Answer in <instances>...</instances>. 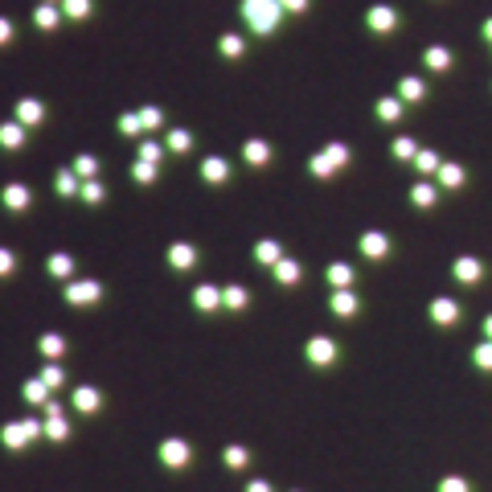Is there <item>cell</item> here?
Returning <instances> with one entry per match:
<instances>
[{
  "label": "cell",
  "mask_w": 492,
  "mask_h": 492,
  "mask_svg": "<svg viewBox=\"0 0 492 492\" xmlns=\"http://www.w3.org/2000/svg\"><path fill=\"white\" fill-rule=\"evenodd\" d=\"M238 17L255 37H271V33H279L287 12L279 8V0H238Z\"/></svg>",
  "instance_id": "6da1fadb"
},
{
  "label": "cell",
  "mask_w": 492,
  "mask_h": 492,
  "mask_svg": "<svg viewBox=\"0 0 492 492\" xmlns=\"http://www.w3.org/2000/svg\"><path fill=\"white\" fill-rule=\"evenodd\" d=\"M341 357H345V349H341V341L328 337V332H316V337L304 341V361H308L312 369H332Z\"/></svg>",
  "instance_id": "7a4b0ae2"
},
{
  "label": "cell",
  "mask_w": 492,
  "mask_h": 492,
  "mask_svg": "<svg viewBox=\"0 0 492 492\" xmlns=\"http://www.w3.org/2000/svg\"><path fill=\"white\" fill-rule=\"evenodd\" d=\"M156 459H160V468H169V472H189L197 455H193V443H189V439L169 435V439L156 443Z\"/></svg>",
  "instance_id": "3957f363"
},
{
  "label": "cell",
  "mask_w": 492,
  "mask_h": 492,
  "mask_svg": "<svg viewBox=\"0 0 492 492\" xmlns=\"http://www.w3.org/2000/svg\"><path fill=\"white\" fill-rule=\"evenodd\" d=\"M357 255L365 263H386V259L394 255V238H390L386 230H365L357 238Z\"/></svg>",
  "instance_id": "277c9868"
},
{
  "label": "cell",
  "mask_w": 492,
  "mask_h": 492,
  "mask_svg": "<svg viewBox=\"0 0 492 492\" xmlns=\"http://www.w3.org/2000/svg\"><path fill=\"white\" fill-rule=\"evenodd\" d=\"M398 25H402V12H398L394 4H373V8L365 12V29H369L373 37H390V33H398Z\"/></svg>",
  "instance_id": "5b68a950"
},
{
  "label": "cell",
  "mask_w": 492,
  "mask_h": 492,
  "mask_svg": "<svg viewBox=\"0 0 492 492\" xmlns=\"http://www.w3.org/2000/svg\"><path fill=\"white\" fill-rule=\"evenodd\" d=\"M62 300H66L70 308H94V304L103 300V283H99V279H70L66 291H62Z\"/></svg>",
  "instance_id": "8992f818"
},
{
  "label": "cell",
  "mask_w": 492,
  "mask_h": 492,
  "mask_svg": "<svg viewBox=\"0 0 492 492\" xmlns=\"http://www.w3.org/2000/svg\"><path fill=\"white\" fill-rule=\"evenodd\" d=\"M42 427H45V439H49V443H66V439H70V431H74V427L66 423V410H62V402H58V398L42 410Z\"/></svg>",
  "instance_id": "52a82bcc"
},
{
  "label": "cell",
  "mask_w": 492,
  "mask_h": 492,
  "mask_svg": "<svg viewBox=\"0 0 492 492\" xmlns=\"http://www.w3.org/2000/svg\"><path fill=\"white\" fill-rule=\"evenodd\" d=\"M45 115H49V111H45V103H42V99H29V94H25V99H17V107H12V119H17L25 132H37V128L45 124Z\"/></svg>",
  "instance_id": "ba28073f"
},
{
  "label": "cell",
  "mask_w": 492,
  "mask_h": 492,
  "mask_svg": "<svg viewBox=\"0 0 492 492\" xmlns=\"http://www.w3.org/2000/svg\"><path fill=\"white\" fill-rule=\"evenodd\" d=\"M0 201H4L8 214H25V210L33 205V189H29L25 180H8V185L0 189Z\"/></svg>",
  "instance_id": "9c48e42d"
},
{
  "label": "cell",
  "mask_w": 492,
  "mask_h": 492,
  "mask_svg": "<svg viewBox=\"0 0 492 492\" xmlns=\"http://www.w3.org/2000/svg\"><path fill=\"white\" fill-rule=\"evenodd\" d=\"M271 279H275V287H283V291H296V287L304 283V263L287 255L283 263H275V267H271Z\"/></svg>",
  "instance_id": "30bf717a"
},
{
  "label": "cell",
  "mask_w": 492,
  "mask_h": 492,
  "mask_svg": "<svg viewBox=\"0 0 492 492\" xmlns=\"http://www.w3.org/2000/svg\"><path fill=\"white\" fill-rule=\"evenodd\" d=\"M164 259H169V267L177 271V275H189V271H193L197 263H201V251H197L193 242H173Z\"/></svg>",
  "instance_id": "8fae6325"
},
{
  "label": "cell",
  "mask_w": 492,
  "mask_h": 492,
  "mask_svg": "<svg viewBox=\"0 0 492 492\" xmlns=\"http://www.w3.org/2000/svg\"><path fill=\"white\" fill-rule=\"evenodd\" d=\"M324 283H328L332 291H349V287H357V267L345 263V259H337V263L324 267Z\"/></svg>",
  "instance_id": "7c38bea8"
},
{
  "label": "cell",
  "mask_w": 492,
  "mask_h": 492,
  "mask_svg": "<svg viewBox=\"0 0 492 492\" xmlns=\"http://www.w3.org/2000/svg\"><path fill=\"white\" fill-rule=\"evenodd\" d=\"M193 308L201 316H218L222 312V287L218 283H197L193 287Z\"/></svg>",
  "instance_id": "4fadbf2b"
},
{
  "label": "cell",
  "mask_w": 492,
  "mask_h": 492,
  "mask_svg": "<svg viewBox=\"0 0 492 492\" xmlns=\"http://www.w3.org/2000/svg\"><path fill=\"white\" fill-rule=\"evenodd\" d=\"M29 443H33V435L25 431V423H21V418H12V423H4V427H0V448H4V451L21 455Z\"/></svg>",
  "instance_id": "5bb4252c"
},
{
  "label": "cell",
  "mask_w": 492,
  "mask_h": 492,
  "mask_svg": "<svg viewBox=\"0 0 492 492\" xmlns=\"http://www.w3.org/2000/svg\"><path fill=\"white\" fill-rule=\"evenodd\" d=\"M328 312L337 320H353L361 312V296L349 287V291H328Z\"/></svg>",
  "instance_id": "9a60e30c"
},
{
  "label": "cell",
  "mask_w": 492,
  "mask_h": 492,
  "mask_svg": "<svg viewBox=\"0 0 492 492\" xmlns=\"http://www.w3.org/2000/svg\"><path fill=\"white\" fill-rule=\"evenodd\" d=\"M271 160H275V148H271L267 139L255 135V139L242 144V164H246V169H267Z\"/></svg>",
  "instance_id": "2e32d148"
},
{
  "label": "cell",
  "mask_w": 492,
  "mask_h": 492,
  "mask_svg": "<svg viewBox=\"0 0 492 492\" xmlns=\"http://www.w3.org/2000/svg\"><path fill=\"white\" fill-rule=\"evenodd\" d=\"M459 316H464V308H459L455 300H448V296L431 300V324H435V328H455Z\"/></svg>",
  "instance_id": "e0dca14e"
},
{
  "label": "cell",
  "mask_w": 492,
  "mask_h": 492,
  "mask_svg": "<svg viewBox=\"0 0 492 492\" xmlns=\"http://www.w3.org/2000/svg\"><path fill=\"white\" fill-rule=\"evenodd\" d=\"M70 406H74L78 414L94 418V414L103 410V390H99V386H78V390L70 394Z\"/></svg>",
  "instance_id": "ac0fdd59"
},
{
  "label": "cell",
  "mask_w": 492,
  "mask_h": 492,
  "mask_svg": "<svg viewBox=\"0 0 492 492\" xmlns=\"http://www.w3.org/2000/svg\"><path fill=\"white\" fill-rule=\"evenodd\" d=\"M74 271H78V263H74V255H66V251H53V255L45 259V275L58 279V283H70Z\"/></svg>",
  "instance_id": "d6986e66"
},
{
  "label": "cell",
  "mask_w": 492,
  "mask_h": 492,
  "mask_svg": "<svg viewBox=\"0 0 492 492\" xmlns=\"http://www.w3.org/2000/svg\"><path fill=\"white\" fill-rule=\"evenodd\" d=\"M37 353H42V361H62L70 353V341L62 332H42L37 337Z\"/></svg>",
  "instance_id": "ffe728a7"
},
{
  "label": "cell",
  "mask_w": 492,
  "mask_h": 492,
  "mask_svg": "<svg viewBox=\"0 0 492 492\" xmlns=\"http://www.w3.org/2000/svg\"><path fill=\"white\" fill-rule=\"evenodd\" d=\"M251 304H255V296L242 283H226L222 287V312H246Z\"/></svg>",
  "instance_id": "44dd1931"
},
{
  "label": "cell",
  "mask_w": 492,
  "mask_h": 492,
  "mask_svg": "<svg viewBox=\"0 0 492 492\" xmlns=\"http://www.w3.org/2000/svg\"><path fill=\"white\" fill-rule=\"evenodd\" d=\"M251 255H255V263H263V267H267V271L275 267V263H283V259H287V251H283V242H275V238H259Z\"/></svg>",
  "instance_id": "7402d4cb"
},
{
  "label": "cell",
  "mask_w": 492,
  "mask_h": 492,
  "mask_svg": "<svg viewBox=\"0 0 492 492\" xmlns=\"http://www.w3.org/2000/svg\"><path fill=\"white\" fill-rule=\"evenodd\" d=\"M222 464L230 472H246L251 464H255V451L246 448V443H226L222 448Z\"/></svg>",
  "instance_id": "603a6c76"
},
{
  "label": "cell",
  "mask_w": 492,
  "mask_h": 492,
  "mask_svg": "<svg viewBox=\"0 0 492 492\" xmlns=\"http://www.w3.org/2000/svg\"><path fill=\"white\" fill-rule=\"evenodd\" d=\"M25 144H29V132H25L17 119H4V124H0V148H4V152H21Z\"/></svg>",
  "instance_id": "cb8c5ba5"
},
{
  "label": "cell",
  "mask_w": 492,
  "mask_h": 492,
  "mask_svg": "<svg viewBox=\"0 0 492 492\" xmlns=\"http://www.w3.org/2000/svg\"><path fill=\"white\" fill-rule=\"evenodd\" d=\"M201 180L205 185H226L230 180V160L226 156H201Z\"/></svg>",
  "instance_id": "d4e9b609"
},
{
  "label": "cell",
  "mask_w": 492,
  "mask_h": 492,
  "mask_svg": "<svg viewBox=\"0 0 492 492\" xmlns=\"http://www.w3.org/2000/svg\"><path fill=\"white\" fill-rule=\"evenodd\" d=\"M423 62H427V70L448 74L451 66H455V53H451L448 45H427V49H423Z\"/></svg>",
  "instance_id": "484cf974"
},
{
  "label": "cell",
  "mask_w": 492,
  "mask_h": 492,
  "mask_svg": "<svg viewBox=\"0 0 492 492\" xmlns=\"http://www.w3.org/2000/svg\"><path fill=\"white\" fill-rule=\"evenodd\" d=\"M402 111H406V103L398 99V94H382V99L373 103V115H378L382 124H398V119H402Z\"/></svg>",
  "instance_id": "4316f807"
},
{
  "label": "cell",
  "mask_w": 492,
  "mask_h": 492,
  "mask_svg": "<svg viewBox=\"0 0 492 492\" xmlns=\"http://www.w3.org/2000/svg\"><path fill=\"white\" fill-rule=\"evenodd\" d=\"M21 398H25V402L29 406H49L53 402V390H49V386H45L42 378H29V382H25V386H21Z\"/></svg>",
  "instance_id": "83f0119b"
},
{
  "label": "cell",
  "mask_w": 492,
  "mask_h": 492,
  "mask_svg": "<svg viewBox=\"0 0 492 492\" xmlns=\"http://www.w3.org/2000/svg\"><path fill=\"white\" fill-rule=\"evenodd\" d=\"M451 275H455L459 283H480V279H484V263H480V259H472V255H464V259H455Z\"/></svg>",
  "instance_id": "f1b7e54d"
},
{
  "label": "cell",
  "mask_w": 492,
  "mask_h": 492,
  "mask_svg": "<svg viewBox=\"0 0 492 492\" xmlns=\"http://www.w3.org/2000/svg\"><path fill=\"white\" fill-rule=\"evenodd\" d=\"M435 201H439V189H435L431 180H414V185H410V205H414V210H431Z\"/></svg>",
  "instance_id": "f546056e"
},
{
  "label": "cell",
  "mask_w": 492,
  "mask_h": 492,
  "mask_svg": "<svg viewBox=\"0 0 492 492\" xmlns=\"http://www.w3.org/2000/svg\"><path fill=\"white\" fill-rule=\"evenodd\" d=\"M78 189H83V180L74 177V169H58V173H53V193H58V197H66V201L74 197V201H78Z\"/></svg>",
  "instance_id": "4dcf8cb0"
},
{
  "label": "cell",
  "mask_w": 492,
  "mask_h": 492,
  "mask_svg": "<svg viewBox=\"0 0 492 492\" xmlns=\"http://www.w3.org/2000/svg\"><path fill=\"white\" fill-rule=\"evenodd\" d=\"M193 144H197V139H193V132H189V128H169V135H164V148H169L173 156H189V152H193Z\"/></svg>",
  "instance_id": "1f68e13d"
},
{
  "label": "cell",
  "mask_w": 492,
  "mask_h": 492,
  "mask_svg": "<svg viewBox=\"0 0 492 492\" xmlns=\"http://www.w3.org/2000/svg\"><path fill=\"white\" fill-rule=\"evenodd\" d=\"M62 21H66V17H62V8H58V4H37V8H33V25H37L42 33H53Z\"/></svg>",
  "instance_id": "d6a6232c"
},
{
  "label": "cell",
  "mask_w": 492,
  "mask_h": 492,
  "mask_svg": "<svg viewBox=\"0 0 492 492\" xmlns=\"http://www.w3.org/2000/svg\"><path fill=\"white\" fill-rule=\"evenodd\" d=\"M435 177H439V189H448V193H455V189H464V180H468V173H464V164H455V160H443V169H439Z\"/></svg>",
  "instance_id": "836d02e7"
},
{
  "label": "cell",
  "mask_w": 492,
  "mask_h": 492,
  "mask_svg": "<svg viewBox=\"0 0 492 492\" xmlns=\"http://www.w3.org/2000/svg\"><path fill=\"white\" fill-rule=\"evenodd\" d=\"M218 53H222L226 62H242V58H246V42H242L238 33H222V37H218Z\"/></svg>",
  "instance_id": "e575fe53"
},
{
  "label": "cell",
  "mask_w": 492,
  "mask_h": 492,
  "mask_svg": "<svg viewBox=\"0 0 492 492\" xmlns=\"http://www.w3.org/2000/svg\"><path fill=\"white\" fill-rule=\"evenodd\" d=\"M390 156H394L398 164H414V156H418V144H414L410 135H394V139H390Z\"/></svg>",
  "instance_id": "d590c367"
},
{
  "label": "cell",
  "mask_w": 492,
  "mask_h": 492,
  "mask_svg": "<svg viewBox=\"0 0 492 492\" xmlns=\"http://www.w3.org/2000/svg\"><path fill=\"white\" fill-rule=\"evenodd\" d=\"M320 152H324L337 169H349V164H353V148H349V144H341V139H328Z\"/></svg>",
  "instance_id": "8d00e7d4"
},
{
  "label": "cell",
  "mask_w": 492,
  "mask_h": 492,
  "mask_svg": "<svg viewBox=\"0 0 492 492\" xmlns=\"http://www.w3.org/2000/svg\"><path fill=\"white\" fill-rule=\"evenodd\" d=\"M414 169H418V177H435V173L443 169V156H439V152H431V148H418Z\"/></svg>",
  "instance_id": "74e56055"
},
{
  "label": "cell",
  "mask_w": 492,
  "mask_h": 492,
  "mask_svg": "<svg viewBox=\"0 0 492 492\" xmlns=\"http://www.w3.org/2000/svg\"><path fill=\"white\" fill-rule=\"evenodd\" d=\"M37 378H42L49 390H66V382H70V378H66V369H62V361H45Z\"/></svg>",
  "instance_id": "f35d334b"
},
{
  "label": "cell",
  "mask_w": 492,
  "mask_h": 492,
  "mask_svg": "<svg viewBox=\"0 0 492 492\" xmlns=\"http://www.w3.org/2000/svg\"><path fill=\"white\" fill-rule=\"evenodd\" d=\"M308 173H312L316 180H332L337 173H341V169H337V164H332V160H328L324 152H312V156H308Z\"/></svg>",
  "instance_id": "ab89813d"
},
{
  "label": "cell",
  "mask_w": 492,
  "mask_h": 492,
  "mask_svg": "<svg viewBox=\"0 0 492 492\" xmlns=\"http://www.w3.org/2000/svg\"><path fill=\"white\" fill-rule=\"evenodd\" d=\"M70 169H74V177H78V180H94V177H99V156L78 152V156L70 160Z\"/></svg>",
  "instance_id": "60d3db41"
},
{
  "label": "cell",
  "mask_w": 492,
  "mask_h": 492,
  "mask_svg": "<svg viewBox=\"0 0 492 492\" xmlns=\"http://www.w3.org/2000/svg\"><path fill=\"white\" fill-rule=\"evenodd\" d=\"M132 180L139 185V189L156 185V180H160V164H152V160H135V164H132Z\"/></svg>",
  "instance_id": "b9f144b4"
},
{
  "label": "cell",
  "mask_w": 492,
  "mask_h": 492,
  "mask_svg": "<svg viewBox=\"0 0 492 492\" xmlns=\"http://www.w3.org/2000/svg\"><path fill=\"white\" fill-rule=\"evenodd\" d=\"M115 132L124 135V139H139V135H144V124H139V111H124V115L115 119Z\"/></svg>",
  "instance_id": "7bdbcfd3"
},
{
  "label": "cell",
  "mask_w": 492,
  "mask_h": 492,
  "mask_svg": "<svg viewBox=\"0 0 492 492\" xmlns=\"http://www.w3.org/2000/svg\"><path fill=\"white\" fill-rule=\"evenodd\" d=\"M78 201L83 205H103L107 201V185L94 177V180H83V189H78Z\"/></svg>",
  "instance_id": "ee69618b"
},
{
  "label": "cell",
  "mask_w": 492,
  "mask_h": 492,
  "mask_svg": "<svg viewBox=\"0 0 492 492\" xmlns=\"http://www.w3.org/2000/svg\"><path fill=\"white\" fill-rule=\"evenodd\" d=\"M58 8H62L66 21H87L90 12H94V0H62Z\"/></svg>",
  "instance_id": "f6af8a7d"
},
{
  "label": "cell",
  "mask_w": 492,
  "mask_h": 492,
  "mask_svg": "<svg viewBox=\"0 0 492 492\" xmlns=\"http://www.w3.org/2000/svg\"><path fill=\"white\" fill-rule=\"evenodd\" d=\"M398 99H402V103H423V99H427V83H423V78H402V83H398Z\"/></svg>",
  "instance_id": "bcb514c9"
},
{
  "label": "cell",
  "mask_w": 492,
  "mask_h": 492,
  "mask_svg": "<svg viewBox=\"0 0 492 492\" xmlns=\"http://www.w3.org/2000/svg\"><path fill=\"white\" fill-rule=\"evenodd\" d=\"M164 152H169V148H164V144H156V139L148 135V139H139V152H135V160H152V164H160V160H164Z\"/></svg>",
  "instance_id": "7dc6e473"
},
{
  "label": "cell",
  "mask_w": 492,
  "mask_h": 492,
  "mask_svg": "<svg viewBox=\"0 0 492 492\" xmlns=\"http://www.w3.org/2000/svg\"><path fill=\"white\" fill-rule=\"evenodd\" d=\"M139 124H144V135L160 132L164 128V111L160 107H139Z\"/></svg>",
  "instance_id": "c3c4849f"
},
{
  "label": "cell",
  "mask_w": 492,
  "mask_h": 492,
  "mask_svg": "<svg viewBox=\"0 0 492 492\" xmlns=\"http://www.w3.org/2000/svg\"><path fill=\"white\" fill-rule=\"evenodd\" d=\"M17 271H21L17 251H12V246H0V279H8V275H17Z\"/></svg>",
  "instance_id": "681fc988"
},
{
  "label": "cell",
  "mask_w": 492,
  "mask_h": 492,
  "mask_svg": "<svg viewBox=\"0 0 492 492\" xmlns=\"http://www.w3.org/2000/svg\"><path fill=\"white\" fill-rule=\"evenodd\" d=\"M279 8H283L287 17H304V12L312 8V0H279Z\"/></svg>",
  "instance_id": "f907efd6"
},
{
  "label": "cell",
  "mask_w": 492,
  "mask_h": 492,
  "mask_svg": "<svg viewBox=\"0 0 492 492\" xmlns=\"http://www.w3.org/2000/svg\"><path fill=\"white\" fill-rule=\"evenodd\" d=\"M439 492H472V484L464 476H448V480H439Z\"/></svg>",
  "instance_id": "816d5d0a"
},
{
  "label": "cell",
  "mask_w": 492,
  "mask_h": 492,
  "mask_svg": "<svg viewBox=\"0 0 492 492\" xmlns=\"http://www.w3.org/2000/svg\"><path fill=\"white\" fill-rule=\"evenodd\" d=\"M472 357H476V365H480V369H492V345H476V353H472Z\"/></svg>",
  "instance_id": "f5cc1de1"
},
{
  "label": "cell",
  "mask_w": 492,
  "mask_h": 492,
  "mask_svg": "<svg viewBox=\"0 0 492 492\" xmlns=\"http://www.w3.org/2000/svg\"><path fill=\"white\" fill-rule=\"evenodd\" d=\"M12 37H17V29H12V21H8V17H0V45H8V42H12Z\"/></svg>",
  "instance_id": "db71d44e"
},
{
  "label": "cell",
  "mask_w": 492,
  "mask_h": 492,
  "mask_svg": "<svg viewBox=\"0 0 492 492\" xmlns=\"http://www.w3.org/2000/svg\"><path fill=\"white\" fill-rule=\"evenodd\" d=\"M242 492H275V484H271V480H259V476H255V480H246V489Z\"/></svg>",
  "instance_id": "11a10c76"
},
{
  "label": "cell",
  "mask_w": 492,
  "mask_h": 492,
  "mask_svg": "<svg viewBox=\"0 0 492 492\" xmlns=\"http://www.w3.org/2000/svg\"><path fill=\"white\" fill-rule=\"evenodd\" d=\"M480 37H484V42L492 45V17H489V21H484V25H480Z\"/></svg>",
  "instance_id": "9f6ffc18"
},
{
  "label": "cell",
  "mask_w": 492,
  "mask_h": 492,
  "mask_svg": "<svg viewBox=\"0 0 492 492\" xmlns=\"http://www.w3.org/2000/svg\"><path fill=\"white\" fill-rule=\"evenodd\" d=\"M484 332H489V341H492V316H489V320H484Z\"/></svg>",
  "instance_id": "6f0895ef"
},
{
  "label": "cell",
  "mask_w": 492,
  "mask_h": 492,
  "mask_svg": "<svg viewBox=\"0 0 492 492\" xmlns=\"http://www.w3.org/2000/svg\"><path fill=\"white\" fill-rule=\"evenodd\" d=\"M42 4H62V0H42Z\"/></svg>",
  "instance_id": "680465c9"
}]
</instances>
